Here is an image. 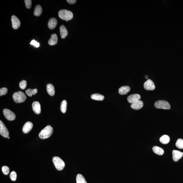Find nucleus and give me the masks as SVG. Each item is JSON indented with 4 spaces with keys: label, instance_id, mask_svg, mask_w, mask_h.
<instances>
[{
    "label": "nucleus",
    "instance_id": "nucleus-1",
    "mask_svg": "<svg viewBox=\"0 0 183 183\" xmlns=\"http://www.w3.org/2000/svg\"><path fill=\"white\" fill-rule=\"evenodd\" d=\"M53 133V128L51 126L48 125L43 128L40 132L39 136L41 139H45L51 136Z\"/></svg>",
    "mask_w": 183,
    "mask_h": 183
},
{
    "label": "nucleus",
    "instance_id": "nucleus-2",
    "mask_svg": "<svg viewBox=\"0 0 183 183\" xmlns=\"http://www.w3.org/2000/svg\"><path fill=\"white\" fill-rule=\"evenodd\" d=\"M59 17L62 20H66V21L71 20L73 17L72 12L67 10H61L58 12Z\"/></svg>",
    "mask_w": 183,
    "mask_h": 183
},
{
    "label": "nucleus",
    "instance_id": "nucleus-3",
    "mask_svg": "<svg viewBox=\"0 0 183 183\" xmlns=\"http://www.w3.org/2000/svg\"><path fill=\"white\" fill-rule=\"evenodd\" d=\"M13 98L16 103H20L24 102L27 97L25 94L21 91H18L13 94Z\"/></svg>",
    "mask_w": 183,
    "mask_h": 183
},
{
    "label": "nucleus",
    "instance_id": "nucleus-4",
    "mask_svg": "<svg viewBox=\"0 0 183 183\" xmlns=\"http://www.w3.org/2000/svg\"><path fill=\"white\" fill-rule=\"evenodd\" d=\"M53 162L56 168L59 171L62 170L65 167V163L58 157H54L53 158Z\"/></svg>",
    "mask_w": 183,
    "mask_h": 183
},
{
    "label": "nucleus",
    "instance_id": "nucleus-5",
    "mask_svg": "<svg viewBox=\"0 0 183 183\" xmlns=\"http://www.w3.org/2000/svg\"><path fill=\"white\" fill-rule=\"evenodd\" d=\"M154 105L155 107L157 109L169 110L171 108L170 104L168 102L162 100L156 102L155 103Z\"/></svg>",
    "mask_w": 183,
    "mask_h": 183
},
{
    "label": "nucleus",
    "instance_id": "nucleus-6",
    "mask_svg": "<svg viewBox=\"0 0 183 183\" xmlns=\"http://www.w3.org/2000/svg\"><path fill=\"white\" fill-rule=\"evenodd\" d=\"M3 113L5 118L8 120H14L16 118L15 113L8 109H4L3 110Z\"/></svg>",
    "mask_w": 183,
    "mask_h": 183
},
{
    "label": "nucleus",
    "instance_id": "nucleus-7",
    "mask_svg": "<svg viewBox=\"0 0 183 183\" xmlns=\"http://www.w3.org/2000/svg\"><path fill=\"white\" fill-rule=\"evenodd\" d=\"M0 134L5 138H7L9 135L8 129L1 120L0 121Z\"/></svg>",
    "mask_w": 183,
    "mask_h": 183
},
{
    "label": "nucleus",
    "instance_id": "nucleus-8",
    "mask_svg": "<svg viewBox=\"0 0 183 183\" xmlns=\"http://www.w3.org/2000/svg\"><path fill=\"white\" fill-rule=\"evenodd\" d=\"M144 88L148 91H152L155 89V87L154 83L151 79H148L144 84Z\"/></svg>",
    "mask_w": 183,
    "mask_h": 183
},
{
    "label": "nucleus",
    "instance_id": "nucleus-9",
    "mask_svg": "<svg viewBox=\"0 0 183 183\" xmlns=\"http://www.w3.org/2000/svg\"><path fill=\"white\" fill-rule=\"evenodd\" d=\"M12 26L14 29H17L20 26V21L19 19L15 15H12L11 17Z\"/></svg>",
    "mask_w": 183,
    "mask_h": 183
},
{
    "label": "nucleus",
    "instance_id": "nucleus-10",
    "mask_svg": "<svg viewBox=\"0 0 183 183\" xmlns=\"http://www.w3.org/2000/svg\"><path fill=\"white\" fill-rule=\"evenodd\" d=\"M141 96L138 94H134L129 96L127 98V100L129 103L132 104L137 101H140Z\"/></svg>",
    "mask_w": 183,
    "mask_h": 183
},
{
    "label": "nucleus",
    "instance_id": "nucleus-11",
    "mask_svg": "<svg viewBox=\"0 0 183 183\" xmlns=\"http://www.w3.org/2000/svg\"><path fill=\"white\" fill-rule=\"evenodd\" d=\"M172 154L173 160L175 162H178L183 156V152L178 150H173Z\"/></svg>",
    "mask_w": 183,
    "mask_h": 183
},
{
    "label": "nucleus",
    "instance_id": "nucleus-12",
    "mask_svg": "<svg viewBox=\"0 0 183 183\" xmlns=\"http://www.w3.org/2000/svg\"><path fill=\"white\" fill-rule=\"evenodd\" d=\"M33 127V124L30 121L25 124L22 128V131L25 134L28 133L31 131Z\"/></svg>",
    "mask_w": 183,
    "mask_h": 183
},
{
    "label": "nucleus",
    "instance_id": "nucleus-13",
    "mask_svg": "<svg viewBox=\"0 0 183 183\" xmlns=\"http://www.w3.org/2000/svg\"><path fill=\"white\" fill-rule=\"evenodd\" d=\"M33 110L35 114H40L41 113V106L40 103L38 102H34L32 104Z\"/></svg>",
    "mask_w": 183,
    "mask_h": 183
},
{
    "label": "nucleus",
    "instance_id": "nucleus-14",
    "mask_svg": "<svg viewBox=\"0 0 183 183\" xmlns=\"http://www.w3.org/2000/svg\"><path fill=\"white\" fill-rule=\"evenodd\" d=\"M143 106V103L142 101H139L135 103H132L131 105L132 108L135 110H139L142 108Z\"/></svg>",
    "mask_w": 183,
    "mask_h": 183
},
{
    "label": "nucleus",
    "instance_id": "nucleus-15",
    "mask_svg": "<svg viewBox=\"0 0 183 183\" xmlns=\"http://www.w3.org/2000/svg\"><path fill=\"white\" fill-rule=\"evenodd\" d=\"M57 21L56 18H52L49 20L48 26L50 29H53L56 27L57 25Z\"/></svg>",
    "mask_w": 183,
    "mask_h": 183
},
{
    "label": "nucleus",
    "instance_id": "nucleus-16",
    "mask_svg": "<svg viewBox=\"0 0 183 183\" xmlns=\"http://www.w3.org/2000/svg\"><path fill=\"white\" fill-rule=\"evenodd\" d=\"M57 35L55 34H53L51 35V38L49 40L48 43L50 45H55L57 43Z\"/></svg>",
    "mask_w": 183,
    "mask_h": 183
},
{
    "label": "nucleus",
    "instance_id": "nucleus-17",
    "mask_svg": "<svg viewBox=\"0 0 183 183\" xmlns=\"http://www.w3.org/2000/svg\"><path fill=\"white\" fill-rule=\"evenodd\" d=\"M130 91V88L128 86H124L119 89V93L121 95L127 94Z\"/></svg>",
    "mask_w": 183,
    "mask_h": 183
},
{
    "label": "nucleus",
    "instance_id": "nucleus-18",
    "mask_svg": "<svg viewBox=\"0 0 183 183\" xmlns=\"http://www.w3.org/2000/svg\"><path fill=\"white\" fill-rule=\"evenodd\" d=\"M59 30L61 38L63 39H65L68 35V32L66 27L64 25L61 26L60 27Z\"/></svg>",
    "mask_w": 183,
    "mask_h": 183
},
{
    "label": "nucleus",
    "instance_id": "nucleus-19",
    "mask_svg": "<svg viewBox=\"0 0 183 183\" xmlns=\"http://www.w3.org/2000/svg\"><path fill=\"white\" fill-rule=\"evenodd\" d=\"M47 90L48 93L51 96H53L55 94V88L54 86L51 84H48L47 85Z\"/></svg>",
    "mask_w": 183,
    "mask_h": 183
},
{
    "label": "nucleus",
    "instance_id": "nucleus-20",
    "mask_svg": "<svg viewBox=\"0 0 183 183\" xmlns=\"http://www.w3.org/2000/svg\"><path fill=\"white\" fill-rule=\"evenodd\" d=\"M152 149L154 152L158 155H162L164 154V150L159 147L154 146L152 148Z\"/></svg>",
    "mask_w": 183,
    "mask_h": 183
},
{
    "label": "nucleus",
    "instance_id": "nucleus-21",
    "mask_svg": "<svg viewBox=\"0 0 183 183\" xmlns=\"http://www.w3.org/2000/svg\"><path fill=\"white\" fill-rule=\"evenodd\" d=\"M91 98L92 100L98 101H102L104 99V96L103 95L99 94H92L91 96Z\"/></svg>",
    "mask_w": 183,
    "mask_h": 183
},
{
    "label": "nucleus",
    "instance_id": "nucleus-22",
    "mask_svg": "<svg viewBox=\"0 0 183 183\" xmlns=\"http://www.w3.org/2000/svg\"><path fill=\"white\" fill-rule=\"evenodd\" d=\"M42 12V8L41 6L40 5H37L35 8L34 14L35 16H39L41 15Z\"/></svg>",
    "mask_w": 183,
    "mask_h": 183
},
{
    "label": "nucleus",
    "instance_id": "nucleus-23",
    "mask_svg": "<svg viewBox=\"0 0 183 183\" xmlns=\"http://www.w3.org/2000/svg\"><path fill=\"white\" fill-rule=\"evenodd\" d=\"M160 142L163 144H166L170 141V138L167 135H164L160 138Z\"/></svg>",
    "mask_w": 183,
    "mask_h": 183
},
{
    "label": "nucleus",
    "instance_id": "nucleus-24",
    "mask_svg": "<svg viewBox=\"0 0 183 183\" xmlns=\"http://www.w3.org/2000/svg\"><path fill=\"white\" fill-rule=\"evenodd\" d=\"M76 180V183H87L84 177L81 174H77Z\"/></svg>",
    "mask_w": 183,
    "mask_h": 183
},
{
    "label": "nucleus",
    "instance_id": "nucleus-25",
    "mask_svg": "<svg viewBox=\"0 0 183 183\" xmlns=\"http://www.w3.org/2000/svg\"><path fill=\"white\" fill-rule=\"evenodd\" d=\"M37 92V89H27L26 91V93L27 95L29 97H31L34 95H35Z\"/></svg>",
    "mask_w": 183,
    "mask_h": 183
},
{
    "label": "nucleus",
    "instance_id": "nucleus-26",
    "mask_svg": "<svg viewBox=\"0 0 183 183\" xmlns=\"http://www.w3.org/2000/svg\"><path fill=\"white\" fill-rule=\"evenodd\" d=\"M67 106V102L66 100L62 101L61 103L60 110L63 113H66Z\"/></svg>",
    "mask_w": 183,
    "mask_h": 183
},
{
    "label": "nucleus",
    "instance_id": "nucleus-27",
    "mask_svg": "<svg viewBox=\"0 0 183 183\" xmlns=\"http://www.w3.org/2000/svg\"><path fill=\"white\" fill-rule=\"evenodd\" d=\"M176 146L179 149H183V139H178L176 142Z\"/></svg>",
    "mask_w": 183,
    "mask_h": 183
},
{
    "label": "nucleus",
    "instance_id": "nucleus-28",
    "mask_svg": "<svg viewBox=\"0 0 183 183\" xmlns=\"http://www.w3.org/2000/svg\"><path fill=\"white\" fill-rule=\"evenodd\" d=\"M19 87L22 90H24L27 87V81L25 80H22L19 83Z\"/></svg>",
    "mask_w": 183,
    "mask_h": 183
},
{
    "label": "nucleus",
    "instance_id": "nucleus-29",
    "mask_svg": "<svg viewBox=\"0 0 183 183\" xmlns=\"http://www.w3.org/2000/svg\"><path fill=\"white\" fill-rule=\"evenodd\" d=\"M2 171L5 175H7L9 174L10 169L9 167L6 166H3L2 167Z\"/></svg>",
    "mask_w": 183,
    "mask_h": 183
},
{
    "label": "nucleus",
    "instance_id": "nucleus-30",
    "mask_svg": "<svg viewBox=\"0 0 183 183\" xmlns=\"http://www.w3.org/2000/svg\"><path fill=\"white\" fill-rule=\"evenodd\" d=\"M10 178L13 181L16 180V178H17V174H16V172L13 171L10 173Z\"/></svg>",
    "mask_w": 183,
    "mask_h": 183
},
{
    "label": "nucleus",
    "instance_id": "nucleus-31",
    "mask_svg": "<svg viewBox=\"0 0 183 183\" xmlns=\"http://www.w3.org/2000/svg\"><path fill=\"white\" fill-rule=\"evenodd\" d=\"M7 89L6 88H1L0 89V96L5 95L7 93Z\"/></svg>",
    "mask_w": 183,
    "mask_h": 183
},
{
    "label": "nucleus",
    "instance_id": "nucleus-32",
    "mask_svg": "<svg viewBox=\"0 0 183 183\" xmlns=\"http://www.w3.org/2000/svg\"><path fill=\"white\" fill-rule=\"evenodd\" d=\"M30 44L34 46L35 47L37 48L40 47V43L37 42L34 40H33L31 41L30 43Z\"/></svg>",
    "mask_w": 183,
    "mask_h": 183
},
{
    "label": "nucleus",
    "instance_id": "nucleus-33",
    "mask_svg": "<svg viewBox=\"0 0 183 183\" xmlns=\"http://www.w3.org/2000/svg\"><path fill=\"white\" fill-rule=\"evenodd\" d=\"M26 7L27 9H30L31 7L32 1L31 0H25L24 1Z\"/></svg>",
    "mask_w": 183,
    "mask_h": 183
},
{
    "label": "nucleus",
    "instance_id": "nucleus-34",
    "mask_svg": "<svg viewBox=\"0 0 183 183\" xmlns=\"http://www.w3.org/2000/svg\"><path fill=\"white\" fill-rule=\"evenodd\" d=\"M66 1H67V3L71 4H75L76 2V0H67Z\"/></svg>",
    "mask_w": 183,
    "mask_h": 183
},
{
    "label": "nucleus",
    "instance_id": "nucleus-35",
    "mask_svg": "<svg viewBox=\"0 0 183 183\" xmlns=\"http://www.w3.org/2000/svg\"><path fill=\"white\" fill-rule=\"evenodd\" d=\"M145 78H146V79H148V76L147 75H146L145 76Z\"/></svg>",
    "mask_w": 183,
    "mask_h": 183
},
{
    "label": "nucleus",
    "instance_id": "nucleus-36",
    "mask_svg": "<svg viewBox=\"0 0 183 183\" xmlns=\"http://www.w3.org/2000/svg\"><path fill=\"white\" fill-rule=\"evenodd\" d=\"M7 138H8V139H10V137L9 136H8L7 137Z\"/></svg>",
    "mask_w": 183,
    "mask_h": 183
}]
</instances>
